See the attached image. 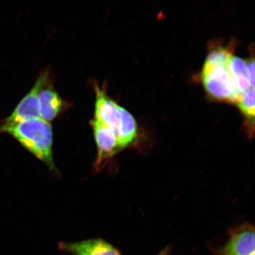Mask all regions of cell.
Masks as SVG:
<instances>
[{
  "label": "cell",
  "instance_id": "277c9868",
  "mask_svg": "<svg viewBox=\"0 0 255 255\" xmlns=\"http://www.w3.org/2000/svg\"><path fill=\"white\" fill-rule=\"evenodd\" d=\"M218 255H255V229L250 223L229 232V239L218 251Z\"/></svg>",
  "mask_w": 255,
  "mask_h": 255
},
{
  "label": "cell",
  "instance_id": "6da1fadb",
  "mask_svg": "<svg viewBox=\"0 0 255 255\" xmlns=\"http://www.w3.org/2000/svg\"><path fill=\"white\" fill-rule=\"evenodd\" d=\"M0 132L14 136L51 170H56L53 158L52 128L49 122L38 118L8 125L2 124L0 127Z\"/></svg>",
  "mask_w": 255,
  "mask_h": 255
},
{
  "label": "cell",
  "instance_id": "30bf717a",
  "mask_svg": "<svg viewBox=\"0 0 255 255\" xmlns=\"http://www.w3.org/2000/svg\"><path fill=\"white\" fill-rule=\"evenodd\" d=\"M136 135L137 126L134 118L125 108L122 107V119L117 135L121 149L132 143Z\"/></svg>",
  "mask_w": 255,
  "mask_h": 255
},
{
  "label": "cell",
  "instance_id": "7c38bea8",
  "mask_svg": "<svg viewBox=\"0 0 255 255\" xmlns=\"http://www.w3.org/2000/svg\"><path fill=\"white\" fill-rule=\"evenodd\" d=\"M232 52L226 47H216L210 52L206 62L210 65L228 68Z\"/></svg>",
  "mask_w": 255,
  "mask_h": 255
},
{
  "label": "cell",
  "instance_id": "ba28073f",
  "mask_svg": "<svg viewBox=\"0 0 255 255\" xmlns=\"http://www.w3.org/2000/svg\"><path fill=\"white\" fill-rule=\"evenodd\" d=\"M43 87L39 95L40 116L41 119L49 122L58 116L62 109V101L52 88Z\"/></svg>",
  "mask_w": 255,
  "mask_h": 255
},
{
  "label": "cell",
  "instance_id": "8fae6325",
  "mask_svg": "<svg viewBox=\"0 0 255 255\" xmlns=\"http://www.w3.org/2000/svg\"><path fill=\"white\" fill-rule=\"evenodd\" d=\"M239 109L244 114L249 123L254 126L255 118V89H249L242 95L241 98L237 103Z\"/></svg>",
  "mask_w": 255,
  "mask_h": 255
},
{
  "label": "cell",
  "instance_id": "52a82bcc",
  "mask_svg": "<svg viewBox=\"0 0 255 255\" xmlns=\"http://www.w3.org/2000/svg\"><path fill=\"white\" fill-rule=\"evenodd\" d=\"M60 250L72 255H122L104 239L95 238L76 242H60Z\"/></svg>",
  "mask_w": 255,
  "mask_h": 255
},
{
  "label": "cell",
  "instance_id": "3957f363",
  "mask_svg": "<svg viewBox=\"0 0 255 255\" xmlns=\"http://www.w3.org/2000/svg\"><path fill=\"white\" fill-rule=\"evenodd\" d=\"M48 73L39 76L34 87L18 104L10 116L5 120V125L20 122L25 120L40 118L39 103L40 91L46 84Z\"/></svg>",
  "mask_w": 255,
  "mask_h": 255
},
{
  "label": "cell",
  "instance_id": "7a4b0ae2",
  "mask_svg": "<svg viewBox=\"0 0 255 255\" xmlns=\"http://www.w3.org/2000/svg\"><path fill=\"white\" fill-rule=\"evenodd\" d=\"M202 79L207 94L214 100L237 104L241 98L242 95L238 93L228 68L205 62Z\"/></svg>",
  "mask_w": 255,
  "mask_h": 255
},
{
  "label": "cell",
  "instance_id": "8992f818",
  "mask_svg": "<svg viewBox=\"0 0 255 255\" xmlns=\"http://www.w3.org/2000/svg\"><path fill=\"white\" fill-rule=\"evenodd\" d=\"M95 119L111 128L119 133L121 119L122 107L118 105L100 88H96Z\"/></svg>",
  "mask_w": 255,
  "mask_h": 255
},
{
  "label": "cell",
  "instance_id": "9c48e42d",
  "mask_svg": "<svg viewBox=\"0 0 255 255\" xmlns=\"http://www.w3.org/2000/svg\"><path fill=\"white\" fill-rule=\"evenodd\" d=\"M228 69L238 93L240 95H243L251 88L247 61L238 57L232 56L229 60Z\"/></svg>",
  "mask_w": 255,
  "mask_h": 255
},
{
  "label": "cell",
  "instance_id": "5b68a950",
  "mask_svg": "<svg viewBox=\"0 0 255 255\" xmlns=\"http://www.w3.org/2000/svg\"><path fill=\"white\" fill-rule=\"evenodd\" d=\"M91 124L98 149L96 165L100 167L103 162L121 149L113 129L96 119L92 121Z\"/></svg>",
  "mask_w": 255,
  "mask_h": 255
},
{
  "label": "cell",
  "instance_id": "5bb4252c",
  "mask_svg": "<svg viewBox=\"0 0 255 255\" xmlns=\"http://www.w3.org/2000/svg\"><path fill=\"white\" fill-rule=\"evenodd\" d=\"M169 253H170V248L167 247L162 250L157 255H168Z\"/></svg>",
  "mask_w": 255,
  "mask_h": 255
},
{
  "label": "cell",
  "instance_id": "4fadbf2b",
  "mask_svg": "<svg viewBox=\"0 0 255 255\" xmlns=\"http://www.w3.org/2000/svg\"><path fill=\"white\" fill-rule=\"evenodd\" d=\"M247 62L249 78L251 84V87L254 88L255 87V60L254 57H252Z\"/></svg>",
  "mask_w": 255,
  "mask_h": 255
}]
</instances>
